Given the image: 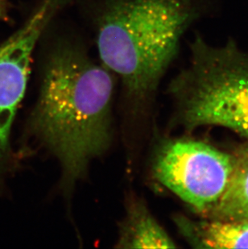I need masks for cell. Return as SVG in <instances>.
Wrapping results in <instances>:
<instances>
[{"instance_id": "obj_9", "label": "cell", "mask_w": 248, "mask_h": 249, "mask_svg": "<svg viewBox=\"0 0 248 249\" xmlns=\"http://www.w3.org/2000/svg\"><path fill=\"white\" fill-rule=\"evenodd\" d=\"M7 8L5 6L4 2L0 0V19H7Z\"/></svg>"}, {"instance_id": "obj_1", "label": "cell", "mask_w": 248, "mask_h": 249, "mask_svg": "<svg viewBox=\"0 0 248 249\" xmlns=\"http://www.w3.org/2000/svg\"><path fill=\"white\" fill-rule=\"evenodd\" d=\"M113 79L77 43H56L48 55L33 126L67 178H77L110 142Z\"/></svg>"}, {"instance_id": "obj_2", "label": "cell", "mask_w": 248, "mask_h": 249, "mask_svg": "<svg viewBox=\"0 0 248 249\" xmlns=\"http://www.w3.org/2000/svg\"><path fill=\"white\" fill-rule=\"evenodd\" d=\"M219 0H104L97 15L103 65L142 100L175 60L183 36L215 12Z\"/></svg>"}, {"instance_id": "obj_5", "label": "cell", "mask_w": 248, "mask_h": 249, "mask_svg": "<svg viewBox=\"0 0 248 249\" xmlns=\"http://www.w3.org/2000/svg\"><path fill=\"white\" fill-rule=\"evenodd\" d=\"M65 0H43L24 26L0 45V157L7 153L12 123L28 83L40 36Z\"/></svg>"}, {"instance_id": "obj_4", "label": "cell", "mask_w": 248, "mask_h": 249, "mask_svg": "<svg viewBox=\"0 0 248 249\" xmlns=\"http://www.w3.org/2000/svg\"><path fill=\"white\" fill-rule=\"evenodd\" d=\"M234 156L195 141H175L157 154L154 172L163 185L201 214H207L226 193Z\"/></svg>"}, {"instance_id": "obj_8", "label": "cell", "mask_w": 248, "mask_h": 249, "mask_svg": "<svg viewBox=\"0 0 248 249\" xmlns=\"http://www.w3.org/2000/svg\"><path fill=\"white\" fill-rule=\"evenodd\" d=\"M234 156V170L229 187L210 219H248V143Z\"/></svg>"}, {"instance_id": "obj_7", "label": "cell", "mask_w": 248, "mask_h": 249, "mask_svg": "<svg viewBox=\"0 0 248 249\" xmlns=\"http://www.w3.org/2000/svg\"><path fill=\"white\" fill-rule=\"evenodd\" d=\"M185 230L199 248L248 249V219H210Z\"/></svg>"}, {"instance_id": "obj_6", "label": "cell", "mask_w": 248, "mask_h": 249, "mask_svg": "<svg viewBox=\"0 0 248 249\" xmlns=\"http://www.w3.org/2000/svg\"><path fill=\"white\" fill-rule=\"evenodd\" d=\"M118 247L122 249H174V240L141 202H131L123 224Z\"/></svg>"}, {"instance_id": "obj_3", "label": "cell", "mask_w": 248, "mask_h": 249, "mask_svg": "<svg viewBox=\"0 0 248 249\" xmlns=\"http://www.w3.org/2000/svg\"><path fill=\"white\" fill-rule=\"evenodd\" d=\"M190 63L173 84L188 127H226L248 139V52L232 38L211 45L200 33Z\"/></svg>"}]
</instances>
